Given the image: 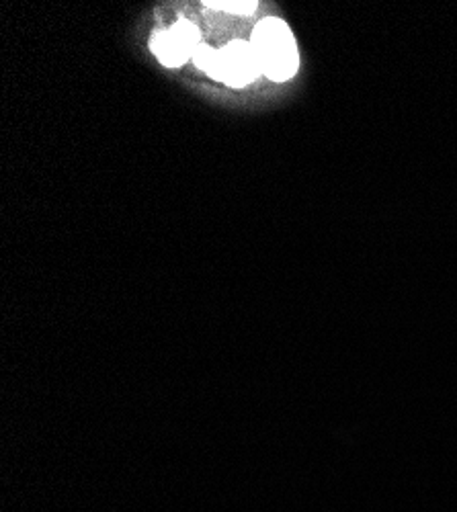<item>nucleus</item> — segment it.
Wrapping results in <instances>:
<instances>
[{
    "instance_id": "1",
    "label": "nucleus",
    "mask_w": 457,
    "mask_h": 512,
    "mask_svg": "<svg viewBox=\"0 0 457 512\" xmlns=\"http://www.w3.org/2000/svg\"><path fill=\"white\" fill-rule=\"evenodd\" d=\"M251 44L257 52L261 72L275 80L283 82L289 80L300 66L296 39L289 31V27L279 19H265L253 31Z\"/></svg>"
},
{
    "instance_id": "4",
    "label": "nucleus",
    "mask_w": 457,
    "mask_h": 512,
    "mask_svg": "<svg viewBox=\"0 0 457 512\" xmlns=\"http://www.w3.org/2000/svg\"><path fill=\"white\" fill-rule=\"evenodd\" d=\"M218 52L214 48H207V46H199L197 52L193 54V60L197 64V68H201L203 72H207L210 76H214L216 66H218Z\"/></svg>"
},
{
    "instance_id": "2",
    "label": "nucleus",
    "mask_w": 457,
    "mask_h": 512,
    "mask_svg": "<svg viewBox=\"0 0 457 512\" xmlns=\"http://www.w3.org/2000/svg\"><path fill=\"white\" fill-rule=\"evenodd\" d=\"M261 74V64L251 41L234 39L218 52V66L214 78L226 82L228 87L242 89Z\"/></svg>"
},
{
    "instance_id": "5",
    "label": "nucleus",
    "mask_w": 457,
    "mask_h": 512,
    "mask_svg": "<svg viewBox=\"0 0 457 512\" xmlns=\"http://www.w3.org/2000/svg\"><path fill=\"white\" fill-rule=\"evenodd\" d=\"M210 7L230 11V13H253L255 11V3H210Z\"/></svg>"
},
{
    "instance_id": "3",
    "label": "nucleus",
    "mask_w": 457,
    "mask_h": 512,
    "mask_svg": "<svg viewBox=\"0 0 457 512\" xmlns=\"http://www.w3.org/2000/svg\"><path fill=\"white\" fill-rule=\"evenodd\" d=\"M150 48L160 64L177 68L183 66L199 48V31L189 21H179L173 29L154 33Z\"/></svg>"
}]
</instances>
